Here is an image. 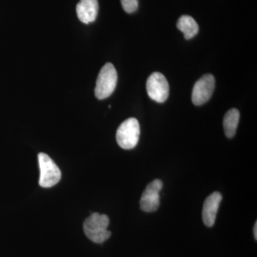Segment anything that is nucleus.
<instances>
[{"instance_id":"f257e3e1","label":"nucleus","mask_w":257,"mask_h":257,"mask_svg":"<svg viewBox=\"0 0 257 257\" xmlns=\"http://www.w3.org/2000/svg\"><path fill=\"white\" fill-rule=\"evenodd\" d=\"M109 224V217L105 214L93 213L86 219L83 224V229L86 236L93 242H104L111 236V231H108Z\"/></svg>"},{"instance_id":"f03ea898","label":"nucleus","mask_w":257,"mask_h":257,"mask_svg":"<svg viewBox=\"0 0 257 257\" xmlns=\"http://www.w3.org/2000/svg\"><path fill=\"white\" fill-rule=\"evenodd\" d=\"M117 83V72L114 65L106 63L101 68L96 79L95 89L96 97L98 99H104L114 92Z\"/></svg>"},{"instance_id":"7ed1b4c3","label":"nucleus","mask_w":257,"mask_h":257,"mask_svg":"<svg viewBox=\"0 0 257 257\" xmlns=\"http://www.w3.org/2000/svg\"><path fill=\"white\" fill-rule=\"evenodd\" d=\"M140 136L138 120L130 118L121 123L116 134V142L124 150H131L137 146Z\"/></svg>"},{"instance_id":"20e7f679","label":"nucleus","mask_w":257,"mask_h":257,"mask_svg":"<svg viewBox=\"0 0 257 257\" xmlns=\"http://www.w3.org/2000/svg\"><path fill=\"white\" fill-rule=\"evenodd\" d=\"M40 177L39 184L44 188H50L60 182L62 173L55 162L45 153L38 155Z\"/></svg>"},{"instance_id":"39448f33","label":"nucleus","mask_w":257,"mask_h":257,"mask_svg":"<svg viewBox=\"0 0 257 257\" xmlns=\"http://www.w3.org/2000/svg\"><path fill=\"white\" fill-rule=\"evenodd\" d=\"M147 90L152 100L163 103L168 98L170 86L163 74L160 72H154L147 79Z\"/></svg>"},{"instance_id":"423d86ee","label":"nucleus","mask_w":257,"mask_h":257,"mask_svg":"<svg viewBox=\"0 0 257 257\" xmlns=\"http://www.w3.org/2000/svg\"><path fill=\"white\" fill-rule=\"evenodd\" d=\"M215 87V79L211 74H205L194 84L192 99L194 104L200 106L210 99Z\"/></svg>"},{"instance_id":"0eeeda50","label":"nucleus","mask_w":257,"mask_h":257,"mask_svg":"<svg viewBox=\"0 0 257 257\" xmlns=\"http://www.w3.org/2000/svg\"><path fill=\"white\" fill-rule=\"evenodd\" d=\"M163 183L160 179H155L147 185L140 200V207L146 212H153L160 207V192Z\"/></svg>"},{"instance_id":"6e6552de","label":"nucleus","mask_w":257,"mask_h":257,"mask_svg":"<svg viewBox=\"0 0 257 257\" xmlns=\"http://www.w3.org/2000/svg\"><path fill=\"white\" fill-rule=\"evenodd\" d=\"M222 196L219 192H214L206 199L202 209V219L204 224L211 227L216 221Z\"/></svg>"},{"instance_id":"1a4fd4ad","label":"nucleus","mask_w":257,"mask_h":257,"mask_svg":"<svg viewBox=\"0 0 257 257\" xmlns=\"http://www.w3.org/2000/svg\"><path fill=\"white\" fill-rule=\"evenodd\" d=\"M77 17L82 23L89 24L95 21L99 11L98 0H80L77 4Z\"/></svg>"},{"instance_id":"9d476101","label":"nucleus","mask_w":257,"mask_h":257,"mask_svg":"<svg viewBox=\"0 0 257 257\" xmlns=\"http://www.w3.org/2000/svg\"><path fill=\"white\" fill-rule=\"evenodd\" d=\"M177 28L183 32L184 38L190 40L199 32V25L194 18L189 15H183L179 19Z\"/></svg>"},{"instance_id":"9b49d317","label":"nucleus","mask_w":257,"mask_h":257,"mask_svg":"<svg viewBox=\"0 0 257 257\" xmlns=\"http://www.w3.org/2000/svg\"><path fill=\"white\" fill-rule=\"evenodd\" d=\"M239 118V111L236 109H230L225 114L223 124L225 135L228 138H234L237 130Z\"/></svg>"},{"instance_id":"f8f14e48","label":"nucleus","mask_w":257,"mask_h":257,"mask_svg":"<svg viewBox=\"0 0 257 257\" xmlns=\"http://www.w3.org/2000/svg\"><path fill=\"white\" fill-rule=\"evenodd\" d=\"M123 9L126 13L131 14L137 11L138 8V0H121Z\"/></svg>"},{"instance_id":"ddd939ff","label":"nucleus","mask_w":257,"mask_h":257,"mask_svg":"<svg viewBox=\"0 0 257 257\" xmlns=\"http://www.w3.org/2000/svg\"><path fill=\"white\" fill-rule=\"evenodd\" d=\"M253 234H254L255 239H257V223H255L254 227H253Z\"/></svg>"}]
</instances>
